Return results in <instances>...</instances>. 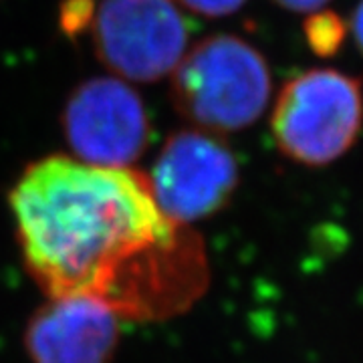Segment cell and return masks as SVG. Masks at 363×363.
<instances>
[{"label": "cell", "instance_id": "52a82bcc", "mask_svg": "<svg viewBox=\"0 0 363 363\" xmlns=\"http://www.w3.org/2000/svg\"><path fill=\"white\" fill-rule=\"evenodd\" d=\"M119 337V317L85 297H49L33 315L26 347L35 363H109Z\"/></svg>", "mask_w": 363, "mask_h": 363}, {"label": "cell", "instance_id": "277c9868", "mask_svg": "<svg viewBox=\"0 0 363 363\" xmlns=\"http://www.w3.org/2000/svg\"><path fill=\"white\" fill-rule=\"evenodd\" d=\"M362 123V79L335 69H311L291 79L271 119L279 150L305 166H327L343 156Z\"/></svg>", "mask_w": 363, "mask_h": 363}, {"label": "cell", "instance_id": "8992f818", "mask_svg": "<svg viewBox=\"0 0 363 363\" xmlns=\"http://www.w3.org/2000/svg\"><path fill=\"white\" fill-rule=\"evenodd\" d=\"M65 138L81 162L128 168L150 140L142 99L116 77L85 81L71 93L63 113Z\"/></svg>", "mask_w": 363, "mask_h": 363}, {"label": "cell", "instance_id": "6da1fadb", "mask_svg": "<svg viewBox=\"0 0 363 363\" xmlns=\"http://www.w3.org/2000/svg\"><path fill=\"white\" fill-rule=\"evenodd\" d=\"M26 269L49 297L162 321L192 307L210 271L202 238L157 206L150 178L69 156L30 164L11 192Z\"/></svg>", "mask_w": 363, "mask_h": 363}, {"label": "cell", "instance_id": "7a4b0ae2", "mask_svg": "<svg viewBox=\"0 0 363 363\" xmlns=\"http://www.w3.org/2000/svg\"><path fill=\"white\" fill-rule=\"evenodd\" d=\"M61 28L89 37L111 71L143 83L172 73L188 45V21L176 0H65Z\"/></svg>", "mask_w": 363, "mask_h": 363}, {"label": "cell", "instance_id": "9c48e42d", "mask_svg": "<svg viewBox=\"0 0 363 363\" xmlns=\"http://www.w3.org/2000/svg\"><path fill=\"white\" fill-rule=\"evenodd\" d=\"M247 0H180L188 11L200 14V16H226L236 13Z\"/></svg>", "mask_w": 363, "mask_h": 363}, {"label": "cell", "instance_id": "5b68a950", "mask_svg": "<svg viewBox=\"0 0 363 363\" xmlns=\"http://www.w3.org/2000/svg\"><path fill=\"white\" fill-rule=\"evenodd\" d=\"M160 210L180 224L218 212L238 184V164L226 143L198 130L178 131L160 152L152 176Z\"/></svg>", "mask_w": 363, "mask_h": 363}, {"label": "cell", "instance_id": "30bf717a", "mask_svg": "<svg viewBox=\"0 0 363 363\" xmlns=\"http://www.w3.org/2000/svg\"><path fill=\"white\" fill-rule=\"evenodd\" d=\"M293 13H317L329 0H274Z\"/></svg>", "mask_w": 363, "mask_h": 363}, {"label": "cell", "instance_id": "8fae6325", "mask_svg": "<svg viewBox=\"0 0 363 363\" xmlns=\"http://www.w3.org/2000/svg\"><path fill=\"white\" fill-rule=\"evenodd\" d=\"M351 26H353V37H355V43H357L359 51L363 52V0L359 2V6L355 9V13H353Z\"/></svg>", "mask_w": 363, "mask_h": 363}, {"label": "cell", "instance_id": "ba28073f", "mask_svg": "<svg viewBox=\"0 0 363 363\" xmlns=\"http://www.w3.org/2000/svg\"><path fill=\"white\" fill-rule=\"evenodd\" d=\"M305 37L311 51L319 57H333L341 51L345 37H347V26L343 18L333 11H321L313 13L305 21Z\"/></svg>", "mask_w": 363, "mask_h": 363}, {"label": "cell", "instance_id": "3957f363", "mask_svg": "<svg viewBox=\"0 0 363 363\" xmlns=\"http://www.w3.org/2000/svg\"><path fill=\"white\" fill-rule=\"evenodd\" d=\"M172 73L176 109L208 131L245 130L262 116L271 97L264 57L233 35L200 40Z\"/></svg>", "mask_w": 363, "mask_h": 363}]
</instances>
